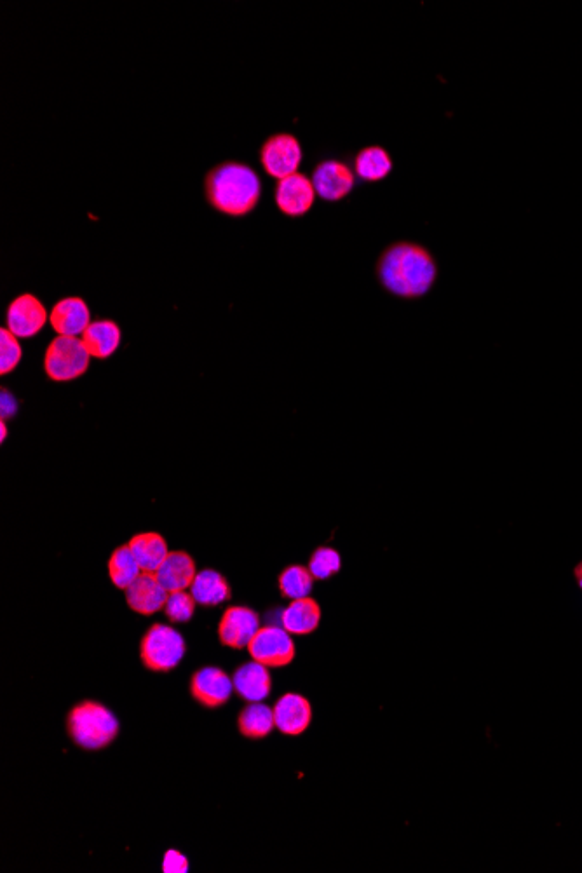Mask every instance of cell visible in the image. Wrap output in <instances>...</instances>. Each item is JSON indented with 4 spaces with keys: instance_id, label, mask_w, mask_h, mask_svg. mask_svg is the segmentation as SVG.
I'll use <instances>...</instances> for the list:
<instances>
[{
    "instance_id": "obj_1",
    "label": "cell",
    "mask_w": 582,
    "mask_h": 873,
    "mask_svg": "<svg viewBox=\"0 0 582 873\" xmlns=\"http://www.w3.org/2000/svg\"><path fill=\"white\" fill-rule=\"evenodd\" d=\"M438 262L424 244L396 241L380 253L377 278L384 290L405 300H419L438 281Z\"/></svg>"
},
{
    "instance_id": "obj_2",
    "label": "cell",
    "mask_w": 582,
    "mask_h": 873,
    "mask_svg": "<svg viewBox=\"0 0 582 873\" xmlns=\"http://www.w3.org/2000/svg\"><path fill=\"white\" fill-rule=\"evenodd\" d=\"M208 203L227 217H246L257 208L262 182L251 166L236 161L218 164L204 178Z\"/></svg>"
},
{
    "instance_id": "obj_3",
    "label": "cell",
    "mask_w": 582,
    "mask_h": 873,
    "mask_svg": "<svg viewBox=\"0 0 582 873\" xmlns=\"http://www.w3.org/2000/svg\"><path fill=\"white\" fill-rule=\"evenodd\" d=\"M67 731L75 745L84 750H102L117 738L119 722L103 704L82 701L68 713Z\"/></svg>"
},
{
    "instance_id": "obj_4",
    "label": "cell",
    "mask_w": 582,
    "mask_h": 873,
    "mask_svg": "<svg viewBox=\"0 0 582 873\" xmlns=\"http://www.w3.org/2000/svg\"><path fill=\"white\" fill-rule=\"evenodd\" d=\"M142 663L154 673L175 670L185 656V642L178 631L164 624H154L145 633L140 649Z\"/></svg>"
},
{
    "instance_id": "obj_5",
    "label": "cell",
    "mask_w": 582,
    "mask_h": 873,
    "mask_svg": "<svg viewBox=\"0 0 582 873\" xmlns=\"http://www.w3.org/2000/svg\"><path fill=\"white\" fill-rule=\"evenodd\" d=\"M89 354L86 346L77 337L58 335L44 356V370L53 382H70L88 372Z\"/></svg>"
},
{
    "instance_id": "obj_6",
    "label": "cell",
    "mask_w": 582,
    "mask_h": 873,
    "mask_svg": "<svg viewBox=\"0 0 582 873\" xmlns=\"http://www.w3.org/2000/svg\"><path fill=\"white\" fill-rule=\"evenodd\" d=\"M258 157L267 175L283 180L286 176L298 173V168L304 161V149L297 136L276 133L262 143Z\"/></svg>"
},
{
    "instance_id": "obj_7",
    "label": "cell",
    "mask_w": 582,
    "mask_h": 873,
    "mask_svg": "<svg viewBox=\"0 0 582 873\" xmlns=\"http://www.w3.org/2000/svg\"><path fill=\"white\" fill-rule=\"evenodd\" d=\"M253 661L267 668H285L295 659V642L283 626H265L248 645Z\"/></svg>"
},
{
    "instance_id": "obj_8",
    "label": "cell",
    "mask_w": 582,
    "mask_h": 873,
    "mask_svg": "<svg viewBox=\"0 0 582 873\" xmlns=\"http://www.w3.org/2000/svg\"><path fill=\"white\" fill-rule=\"evenodd\" d=\"M312 185L326 203H340L356 187V175L349 164L340 159H325L314 166Z\"/></svg>"
},
{
    "instance_id": "obj_9",
    "label": "cell",
    "mask_w": 582,
    "mask_h": 873,
    "mask_svg": "<svg viewBox=\"0 0 582 873\" xmlns=\"http://www.w3.org/2000/svg\"><path fill=\"white\" fill-rule=\"evenodd\" d=\"M316 189L312 180L304 173L286 176L278 180L274 189V201L278 210L290 218H300L307 215L316 203Z\"/></svg>"
},
{
    "instance_id": "obj_10",
    "label": "cell",
    "mask_w": 582,
    "mask_h": 873,
    "mask_svg": "<svg viewBox=\"0 0 582 873\" xmlns=\"http://www.w3.org/2000/svg\"><path fill=\"white\" fill-rule=\"evenodd\" d=\"M48 319V311L41 300L32 293H23L7 307L6 328L18 339H30L41 332Z\"/></svg>"
},
{
    "instance_id": "obj_11",
    "label": "cell",
    "mask_w": 582,
    "mask_h": 873,
    "mask_svg": "<svg viewBox=\"0 0 582 873\" xmlns=\"http://www.w3.org/2000/svg\"><path fill=\"white\" fill-rule=\"evenodd\" d=\"M260 630V616L250 607H231L225 610L222 621L218 624V638L225 647L244 649L250 645Z\"/></svg>"
},
{
    "instance_id": "obj_12",
    "label": "cell",
    "mask_w": 582,
    "mask_h": 873,
    "mask_svg": "<svg viewBox=\"0 0 582 873\" xmlns=\"http://www.w3.org/2000/svg\"><path fill=\"white\" fill-rule=\"evenodd\" d=\"M232 678L220 668H203L190 678V694L206 708H218L231 699Z\"/></svg>"
},
{
    "instance_id": "obj_13",
    "label": "cell",
    "mask_w": 582,
    "mask_h": 873,
    "mask_svg": "<svg viewBox=\"0 0 582 873\" xmlns=\"http://www.w3.org/2000/svg\"><path fill=\"white\" fill-rule=\"evenodd\" d=\"M168 596L170 593L159 582L156 572H142L138 579L126 589L129 609L136 614H142V616H152L159 610H163Z\"/></svg>"
},
{
    "instance_id": "obj_14",
    "label": "cell",
    "mask_w": 582,
    "mask_h": 873,
    "mask_svg": "<svg viewBox=\"0 0 582 873\" xmlns=\"http://www.w3.org/2000/svg\"><path fill=\"white\" fill-rule=\"evenodd\" d=\"M274 710L276 729L285 736H300L304 734L312 722V708L309 699L300 694H285L279 699Z\"/></svg>"
},
{
    "instance_id": "obj_15",
    "label": "cell",
    "mask_w": 582,
    "mask_h": 873,
    "mask_svg": "<svg viewBox=\"0 0 582 873\" xmlns=\"http://www.w3.org/2000/svg\"><path fill=\"white\" fill-rule=\"evenodd\" d=\"M49 323L58 335L79 337L91 325V312L82 298H61L49 312Z\"/></svg>"
},
{
    "instance_id": "obj_16",
    "label": "cell",
    "mask_w": 582,
    "mask_h": 873,
    "mask_svg": "<svg viewBox=\"0 0 582 873\" xmlns=\"http://www.w3.org/2000/svg\"><path fill=\"white\" fill-rule=\"evenodd\" d=\"M232 682H234V691L248 703L264 701L271 694L272 680L269 668L257 661L239 666Z\"/></svg>"
},
{
    "instance_id": "obj_17",
    "label": "cell",
    "mask_w": 582,
    "mask_h": 873,
    "mask_svg": "<svg viewBox=\"0 0 582 873\" xmlns=\"http://www.w3.org/2000/svg\"><path fill=\"white\" fill-rule=\"evenodd\" d=\"M156 576L168 593L185 591L196 579V563L185 551H171L156 570Z\"/></svg>"
},
{
    "instance_id": "obj_18",
    "label": "cell",
    "mask_w": 582,
    "mask_h": 873,
    "mask_svg": "<svg viewBox=\"0 0 582 873\" xmlns=\"http://www.w3.org/2000/svg\"><path fill=\"white\" fill-rule=\"evenodd\" d=\"M279 621L290 635H311L321 624V607L309 596L291 600L290 605L281 612Z\"/></svg>"
},
{
    "instance_id": "obj_19",
    "label": "cell",
    "mask_w": 582,
    "mask_h": 873,
    "mask_svg": "<svg viewBox=\"0 0 582 873\" xmlns=\"http://www.w3.org/2000/svg\"><path fill=\"white\" fill-rule=\"evenodd\" d=\"M393 168V157L380 145H368L352 159V171L361 182H382L391 175Z\"/></svg>"
},
{
    "instance_id": "obj_20",
    "label": "cell",
    "mask_w": 582,
    "mask_h": 873,
    "mask_svg": "<svg viewBox=\"0 0 582 873\" xmlns=\"http://www.w3.org/2000/svg\"><path fill=\"white\" fill-rule=\"evenodd\" d=\"M81 340L91 358L107 359L121 346L122 332L114 321L102 319L91 323L82 333Z\"/></svg>"
},
{
    "instance_id": "obj_21",
    "label": "cell",
    "mask_w": 582,
    "mask_h": 873,
    "mask_svg": "<svg viewBox=\"0 0 582 873\" xmlns=\"http://www.w3.org/2000/svg\"><path fill=\"white\" fill-rule=\"evenodd\" d=\"M129 549L135 555L136 562L140 565L142 572H156L161 563L166 560V556L170 555L168 544L164 541V537L157 532H143L138 534L129 541Z\"/></svg>"
},
{
    "instance_id": "obj_22",
    "label": "cell",
    "mask_w": 582,
    "mask_h": 873,
    "mask_svg": "<svg viewBox=\"0 0 582 873\" xmlns=\"http://www.w3.org/2000/svg\"><path fill=\"white\" fill-rule=\"evenodd\" d=\"M190 593L199 605L215 607L222 602L231 600V588L222 574L217 570H203L197 574L190 586Z\"/></svg>"
},
{
    "instance_id": "obj_23",
    "label": "cell",
    "mask_w": 582,
    "mask_h": 873,
    "mask_svg": "<svg viewBox=\"0 0 582 873\" xmlns=\"http://www.w3.org/2000/svg\"><path fill=\"white\" fill-rule=\"evenodd\" d=\"M237 724H239V732L243 734L244 738H265L276 727L274 710L262 701L246 704L244 710L239 713Z\"/></svg>"
},
{
    "instance_id": "obj_24",
    "label": "cell",
    "mask_w": 582,
    "mask_h": 873,
    "mask_svg": "<svg viewBox=\"0 0 582 873\" xmlns=\"http://www.w3.org/2000/svg\"><path fill=\"white\" fill-rule=\"evenodd\" d=\"M142 574L129 546H119L109 560V576L119 589H128Z\"/></svg>"
},
{
    "instance_id": "obj_25",
    "label": "cell",
    "mask_w": 582,
    "mask_h": 873,
    "mask_svg": "<svg viewBox=\"0 0 582 873\" xmlns=\"http://www.w3.org/2000/svg\"><path fill=\"white\" fill-rule=\"evenodd\" d=\"M314 584L311 570L305 569L302 565H290L279 574L278 586L283 598L288 600H300L309 596Z\"/></svg>"
},
{
    "instance_id": "obj_26",
    "label": "cell",
    "mask_w": 582,
    "mask_h": 873,
    "mask_svg": "<svg viewBox=\"0 0 582 873\" xmlns=\"http://www.w3.org/2000/svg\"><path fill=\"white\" fill-rule=\"evenodd\" d=\"M340 569H342L340 553L330 546H319L314 549V553L309 558V570L316 581H326L339 574Z\"/></svg>"
},
{
    "instance_id": "obj_27",
    "label": "cell",
    "mask_w": 582,
    "mask_h": 873,
    "mask_svg": "<svg viewBox=\"0 0 582 873\" xmlns=\"http://www.w3.org/2000/svg\"><path fill=\"white\" fill-rule=\"evenodd\" d=\"M196 603L192 593L173 591L164 605V614L171 623H189L196 612Z\"/></svg>"
},
{
    "instance_id": "obj_28",
    "label": "cell",
    "mask_w": 582,
    "mask_h": 873,
    "mask_svg": "<svg viewBox=\"0 0 582 873\" xmlns=\"http://www.w3.org/2000/svg\"><path fill=\"white\" fill-rule=\"evenodd\" d=\"M0 349H2L0 373L7 375V373L13 372L14 368L20 363L21 358H23V351H21L18 337L9 332L7 328L0 330Z\"/></svg>"
},
{
    "instance_id": "obj_29",
    "label": "cell",
    "mask_w": 582,
    "mask_h": 873,
    "mask_svg": "<svg viewBox=\"0 0 582 873\" xmlns=\"http://www.w3.org/2000/svg\"><path fill=\"white\" fill-rule=\"evenodd\" d=\"M189 870V861L178 851H168L164 856L163 872L164 873H185Z\"/></svg>"
},
{
    "instance_id": "obj_30",
    "label": "cell",
    "mask_w": 582,
    "mask_h": 873,
    "mask_svg": "<svg viewBox=\"0 0 582 873\" xmlns=\"http://www.w3.org/2000/svg\"><path fill=\"white\" fill-rule=\"evenodd\" d=\"M574 577H576L577 586L582 589V562L577 563L574 569Z\"/></svg>"
},
{
    "instance_id": "obj_31",
    "label": "cell",
    "mask_w": 582,
    "mask_h": 873,
    "mask_svg": "<svg viewBox=\"0 0 582 873\" xmlns=\"http://www.w3.org/2000/svg\"><path fill=\"white\" fill-rule=\"evenodd\" d=\"M6 440V422L2 420V441Z\"/></svg>"
}]
</instances>
